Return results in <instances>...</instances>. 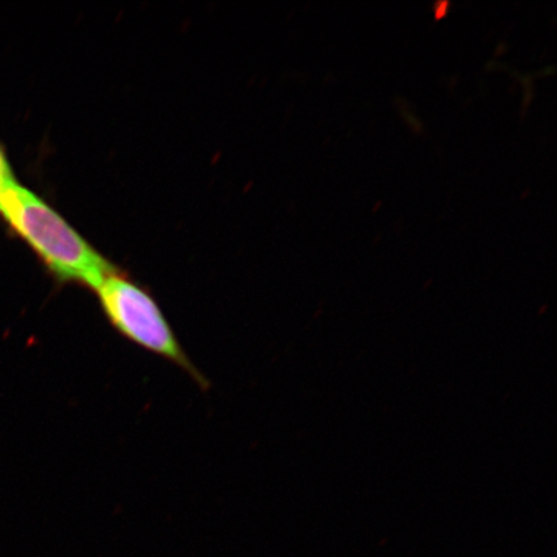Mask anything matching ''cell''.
Here are the masks:
<instances>
[{"label":"cell","mask_w":557,"mask_h":557,"mask_svg":"<svg viewBox=\"0 0 557 557\" xmlns=\"http://www.w3.org/2000/svg\"><path fill=\"white\" fill-rule=\"evenodd\" d=\"M0 219L32 248L55 283L95 290L116 270L50 205L16 180L0 187Z\"/></svg>","instance_id":"6da1fadb"},{"label":"cell","mask_w":557,"mask_h":557,"mask_svg":"<svg viewBox=\"0 0 557 557\" xmlns=\"http://www.w3.org/2000/svg\"><path fill=\"white\" fill-rule=\"evenodd\" d=\"M104 319L124 339L190 375L207 392L209 381L193 363L162 308L148 289L115 270L95 289Z\"/></svg>","instance_id":"7a4b0ae2"},{"label":"cell","mask_w":557,"mask_h":557,"mask_svg":"<svg viewBox=\"0 0 557 557\" xmlns=\"http://www.w3.org/2000/svg\"><path fill=\"white\" fill-rule=\"evenodd\" d=\"M13 180H16L15 174H13L10 160L7 158L3 146L0 145V187L11 183Z\"/></svg>","instance_id":"3957f363"}]
</instances>
